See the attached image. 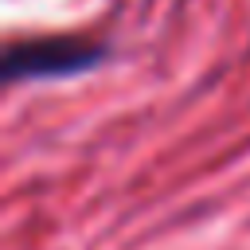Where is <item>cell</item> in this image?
I'll return each mask as SVG.
<instances>
[{"label": "cell", "instance_id": "6da1fadb", "mask_svg": "<svg viewBox=\"0 0 250 250\" xmlns=\"http://www.w3.org/2000/svg\"><path fill=\"white\" fill-rule=\"evenodd\" d=\"M109 47L90 35H27L12 39L0 55V74L4 82H23V78H70L82 70H94Z\"/></svg>", "mask_w": 250, "mask_h": 250}]
</instances>
